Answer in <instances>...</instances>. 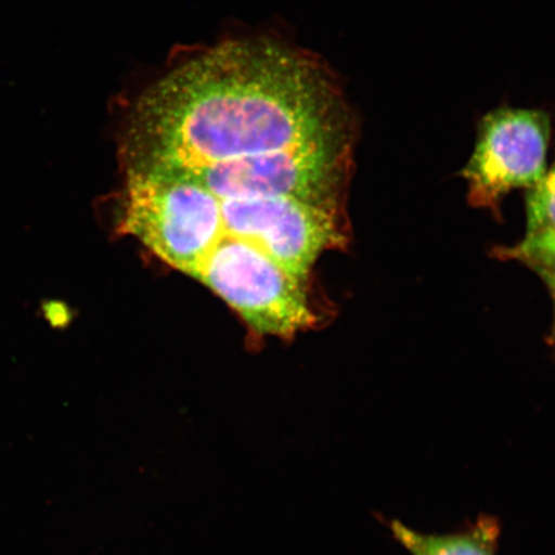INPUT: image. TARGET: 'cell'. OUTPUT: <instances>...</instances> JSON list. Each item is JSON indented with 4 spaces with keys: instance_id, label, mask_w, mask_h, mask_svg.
<instances>
[{
    "instance_id": "6da1fadb",
    "label": "cell",
    "mask_w": 555,
    "mask_h": 555,
    "mask_svg": "<svg viewBox=\"0 0 555 555\" xmlns=\"http://www.w3.org/2000/svg\"><path fill=\"white\" fill-rule=\"evenodd\" d=\"M341 88L310 55L273 40H235L173 68L125 127V172L170 176L220 163L353 144Z\"/></svg>"
},
{
    "instance_id": "7a4b0ae2",
    "label": "cell",
    "mask_w": 555,
    "mask_h": 555,
    "mask_svg": "<svg viewBox=\"0 0 555 555\" xmlns=\"http://www.w3.org/2000/svg\"><path fill=\"white\" fill-rule=\"evenodd\" d=\"M117 232L210 288L248 325L281 317L325 251L346 242L344 204L221 197L194 180L125 172Z\"/></svg>"
},
{
    "instance_id": "3957f363",
    "label": "cell",
    "mask_w": 555,
    "mask_h": 555,
    "mask_svg": "<svg viewBox=\"0 0 555 555\" xmlns=\"http://www.w3.org/2000/svg\"><path fill=\"white\" fill-rule=\"evenodd\" d=\"M551 117L544 111L502 107L482 117L463 178L469 203L496 211L505 194L532 189L546 172Z\"/></svg>"
},
{
    "instance_id": "277c9868",
    "label": "cell",
    "mask_w": 555,
    "mask_h": 555,
    "mask_svg": "<svg viewBox=\"0 0 555 555\" xmlns=\"http://www.w3.org/2000/svg\"><path fill=\"white\" fill-rule=\"evenodd\" d=\"M390 530L411 555H496L502 527L498 518L480 516L457 532L426 533L411 529L398 519Z\"/></svg>"
},
{
    "instance_id": "5b68a950",
    "label": "cell",
    "mask_w": 555,
    "mask_h": 555,
    "mask_svg": "<svg viewBox=\"0 0 555 555\" xmlns=\"http://www.w3.org/2000/svg\"><path fill=\"white\" fill-rule=\"evenodd\" d=\"M527 228L517 246L532 248L555 242V163L527 193Z\"/></svg>"
},
{
    "instance_id": "8992f818",
    "label": "cell",
    "mask_w": 555,
    "mask_h": 555,
    "mask_svg": "<svg viewBox=\"0 0 555 555\" xmlns=\"http://www.w3.org/2000/svg\"><path fill=\"white\" fill-rule=\"evenodd\" d=\"M502 258L518 260L532 268L547 284H555V242L547 245L524 248H502Z\"/></svg>"
},
{
    "instance_id": "52a82bcc",
    "label": "cell",
    "mask_w": 555,
    "mask_h": 555,
    "mask_svg": "<svg viewBox=\"0 0 555 555\" xmlns=\"http://www.w3.org/2000/svg\"><path fill=\"white\" fill-rule=\"evenodd\" d=\"M43 314L47 322H50L52 327H64L66 319H68V311L64 305L60 302L50 301L44 304Z\"/></svg>"
},
{
    "instance_id": "ba28073f",
    "label": "cell",
    "mask_w": 555,
    "mask_h": 555,
    "mask_svg": "<svg viewBox=\"0 0 555 555\" xmlns=\"http://www.w3.org/2000/svg\"><path fill=\"white\" fill-rule=\"evenodd\" d=\"M547 288L551 289V293H552V296H553V300H554V304H555V284H547ZM555 309V307H554ZM554 337H555V327H554Z\"/></svg>"
}]
</instances>
